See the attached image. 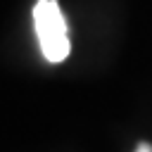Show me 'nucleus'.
<instances>
[{"mask_svg": "<svg viewBox=\"0 0 152 152\" xmlns=\"http://www.w3.org/2000/svg\"><path fill=\"white\" fill-rule=\"evenodd\" d=\"M33 28L43 57L50 64H59L69 57V26L62 14L59 0H36L33 5Z\"/></svg>", "mask_w": 152, "mask_h": 152, "instance_id": "1", "label": "nucleus"}, {"mask_svg": "<svg viewBox=\"0 0 152 152\" xmlns=\"http://www.w3.org/2000/svg\"><path fill=\"white\" fill-rule=\"evenodd\" d=\"M135 152H152V145H150V142H140V145L135 147Z\"/></svg>", "mask_w": 152, "mask_h": 152, "instance_id": "2", "label": "nucleus"}]
</instances>
